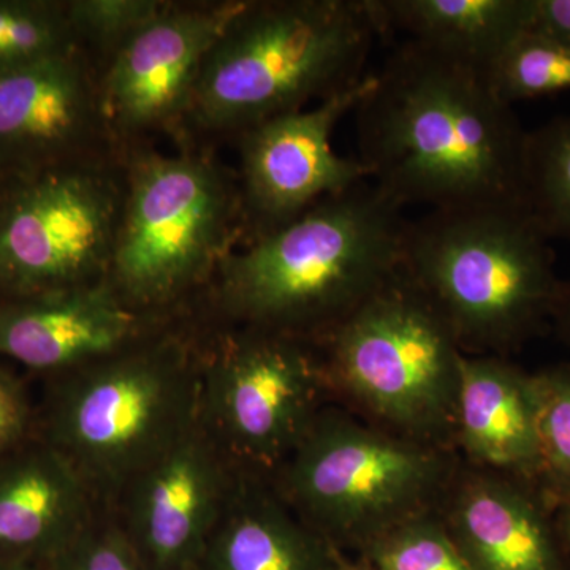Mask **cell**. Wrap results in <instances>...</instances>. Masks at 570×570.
Wrapping results in <instances>:
<instances>
[{
  "label": "cell",
  "instance_id": "1",
  "mask_svg": "<svg viewBox=\"0 0 570 570\" xmlns=\"http://www.w3.org/2000/svg\"><path fill=\"white\" fill-rule=\"evenodd\" d=\"M355 108L356 159L397 205L521 202L527 130L485 73L404 40Z\"/></svg>",
  "mask_w": 570,
  "mask_h": 570
},
{
  "label": "cell",
  "instance_id": "2",
  "mask_svg": "<svg viewBox=\"0 0 570 570\" xmlns=\"http://www.w3.org/2000/svg\"><path fill=\"white\" fill-rule=\"evenodd\" d=\"M370 179L236 247L195 317L316 344L403 266L409 220Z\"/></svg>",
  "mask_w": 570,
  "mask_h": 570
},
{
  "label": "cell",
  "instance_id": "3",
  "mask_svg": "<svg viewBox=\"0 0 570 570\" xmlns=\"http://www.w3.org/2000/svg\"><path fill=\"white\" fill-rule=\"evenodd\" d=\"M381 36L370 0H245L206 56L179 146L236 138L358 85Z\"/></svg>",
  "mask_w": 570,
  "mask_h": 570
},
{
  "label": "cell",
  "instance_id": "4",
  "mask_svg": "<svg viewBox=\"0 0 570 570\" xmlns=\"http://www.w3.org/2000/svg\"><path fill=\"white\" fill-rule=\"evenodd\" d=\"M200 397L202 330L190 316L48 379L36 438L66 456L108 508L197 425Z\"/></svg>",
  "mask_w": 570,
  "mask_h": 570
},
{
  "label": "cell",
  "instance_id": "5",
  "mask_svg": "<svg viewBox=\"0 0 570 570\" xmlns=\"http://www.w3.org/2000/svg\"><path fill=\"white\" fill-rule=\"evenodd\" d=\"M401 269L468 355L508 356L542 335L562 283L550 239L521 202L409 220Z\"/></svg>",
  "mask_w": 570,
  "mask_h": 570
},
{
  "label": "cell",
  "instance_id": "6",
  "mask_svg": "<svg viewBox=\"0 0 570 570\" xmlns=\"http://www.w3.org/2000/svg\"><path fill=\"white\" fill-rule=\"evenodd\" d=\"M124 204L107 281L138 313L193 316L217 268L242 245L236 171L200 145L122 154Z\"/></svg>",
  "mask_w": 570,
  "mask_h": 570
},
{
  "label": "cell",
  "instance_id": "7",
  "mask_svg": "<svg viewBox=\"0 0 570 570\" xmlns=\"http://www.w3.org/2000/svg\"><path fill=\"white\" fill-rule=\"evenodd\" d=\"M461 459L328 404L269 479L333 549L358 554L393 528L438 512Z\"/></svg>",
  "mask_w": 570,
  "mask_h": 570
},
{
  "label": "cell",
  "instance_id": "8",
  "mask_svg": "<svg viewBox=\"0 0 570 570\" xmlns=\"http://www.w3.org/2000/svg\"><path fill=\"white\" fill-rule=\"evenodd\" d=\"M316 346L333 404L400 436L455 450L464 352L403 269Z\"/></svg>",
  "mask_w": 570,
  "mask_h": 570
},
{
  "label": "cell",
  "instance_id": "9",
  "mask_svg": "<svg viewBox=\"0 0 570 570\" xmlns=\"http://www.w3.org/2000/svg\"><path fill=\"white\" fill-rule=\"evenodd\" d=\"M198 324L202 425L243 474L269 480L332 404L317 346L264 330Z\"/></svg>",
  "mask_w": 570,
  "mask_h": 570
},
{
  "label": "cell",
  "instance_id": "10",
  "mask_svg": "<svg viewBox=\"0 0 570 570\" xmlns=\"http://www.w3.org/2000/svg\"><path fill=\"white\" fill-rule=\"evenodd\" d=\"M124 204L122 159L0 187V299L102 283Z\"/></svg>",
  "mask_w": 570,
  "mask_h": 570
},
{
  "label": "cell",
  "instance_id": "11",
  "mask_svg": "<svg viewBox=\"0 0 570 570\" xmlns=\"http://www.w3.org/2000/svg\"><path fill=\"white\" fill-rule=\"evenodd\" d=\"M374 78L367 73L358 85L314 108L266 119L235 138L243 214L239 246L370 179L362 163L337 154L332 140L337 124L355 111Z\"/></svg>",
  "mask_w": 570,
  "mask_h": 570
},
{
  "label": "cell",
  "instance_id": "12",
  "mask_svg": "<svg viewBox=\"0 0 570 570\" xmlns=\"http://www.w3.org/2000/svg\"><path fill=\"white\" fill-rule=\"evenodd\" d=\"M243 3L168 2L105 63L100 102L119 151L149 145L154 135L181 142L202 66Z\"/></svg>",
  "mask_w": 570,
  "mask_h": 570
},
{
  "label": "cell",
  "instance_id": "13",
  "mask_svg": "<svg viewBox=\"0 0 570 570\" xmlns=\"http://www.w3.org/2000/svg\"><path fill=\"white\" fill-rule=\"evenodd\" d=\"M122 159L105 121L99 70L81 48L0 73V187Z\"/></svg>",
  "mask_w": 570,
  "mask_h": 570
},
{
  "label": "cell",
  "instance_id": "14",
  "mask_svg": "<svg viewBox=\"0 0 570 570\" xmlns=\"http://www.w3.org/2000/svg\"><path fill=\"white\" fill-rule=\"evenodd\" d=\"M242 478L198 420L108 508L146 570H197Z\"/></svg>",
  "mask_w": 570,
  "mask_h": 570
},
{
  "label": "cell",
  "instance_id": "15",
  "mask_svg": "<svg viewBox=\"0 0 570 570\" xmlns=\"http://www.w3.org/2000/svg\"><path fill=\"white\" fill-rule=\"evenodd\" d=\"M176 321L138 313L107 279L6 298L0 299V355L51 379L134 346Z\"/></svg>",
  "mask_w": 570,
  "mask_h": 570
},
{
  "label": "cell",
  "instance_id": "16",
  "mask_svg": "<svg viewBox=\"0 0 570 570\" xmlns=\"http://www.w3.org/2000/svg\"><path fill=\"white\" fill-rule=\"evenodd\" d=\"M438 515L471 570H564L554 508L531 483L461 461Z\"/></svg>",
  "mask_w": 570,
  "mask_h": 570
},
{
  "label": "cell",
  "instance_id": "17",
  "mask_svg": "<svg viewBox=\"0 0 570 570\" xmlns=\"http://www.w3.org/2000/svg\"><path fill=\"white\" fill-rule=\"evenodd\" d=\"M100 508L66 456L29 439L0 456V561L47 566Z\"/></svg>",
  "mask_w": 570,
  "mask_h": 570
},
{
  "label": "cell",
  "instance_id": "18",
  "mask_svg": "<svg viewBox=\"0 0 570 570\" xmlns=\"http://www.w3.org/2000/svg\"><path fill=\"white\" fill-rule=\"evenodd\" d=\"M455 450L468 466L523 480L539 489L534 374L508 356L461 360Z\"/></svg>",
  "mask_w": 570,
  "mask_h": 570
},
{
  "label": "cell",
  "instance_id": "19",
  "mask_svg": "<svg viewBox=\"0 0 570 570\" xmlns=\"http://www.w3.org/2000/svg\"><path fill=\"white\" fill-rule=\"evenodd\" d=\"M336 551L269 480L243 474L197 570H332Z\"/></svg>",
  "mask_w": 570,
  "mask_h": 570
},
{
  "label": "cell",
  "instance_id": "20",
  "mask_svg": "<svg viewBox=\"0 0 570 570\" xmlns=\"http://www.w3.org/2000/svg\"><path fill=\"white\" fill-rule=\"evenodd\" d=\"M382 36L441 52L487 75L502 51L530 29L532 0H370Z\"/></svg>",
  "mask_w": 570,
  "mask_h": 570
},
{
  "label": "cell",
  "instance_id": "21",
  "mask_svg": "<svg viewBox=\"0 0 570 570\" xmlns=\"http://www.w3.org/2000/svg\"><path fill=\"white\" fill-rule=\"evenodd\" d=\"M521 200L550 239H570V116L527 134Z\"/></svg>",
  "mask_w": 570,
  "mask_h": 570
},
{
  "label": "cell",
  "instance_id": "22",
  "mask_svg": "<svg viewBox=\"0 0 570 570\" xmlns=\"http://www.w3.org/2000/svg\"><path fill=\"white\" fill-rule=\"evenodd\" d=\"M485 77L499 99L510 107L570 91V48L542 33H520Z\"/></svg>",
  "mask_w": 570,
  "mask_h": 570
},
{
  "label": "cell",
  "instance_id": "23",
  "mask_svg": "<svg viewBox=\"0 0 570 570\" xmlns=\"http://www.w3.org/2000/svg\"><path fill=\"white\" fill-rule=\"evenodd\" d=\"M78 48L66 0H0V73Z\"/></svg>",
  "mask_w": 570,
  "mask_h": 570
},
{
  "label": "cell",
  "instance_id": "24",
  "mask_svg": "<svg viewBox=\"0 0 570 570\" xmlns=\"http://www.w3.org/2000/svg\"><path fill=\"white\" fill-rule=\"evenodd\" d=\"M539 490L554 509L570 504V363L534 373Z\"/></svg>",
  "mask_w": 570,
  "mask_h": 570
},
{
  "label": "cell",
  "instance_id": "25",
  "mask_svg": "<svg viewBox=\"0 0 570 570\" xmlns=\"http://www.w3.org/2000/svg\"><path fill=\"white\" fill-rule=\"evenodd\" d=\"M167 3V0H66V10L78 47L100 71Z\"/></svg>",
  "mask_w": 570,
  "mask_h": 570
},
{
  "label": "cell",
  "instance_id": "26",
  "mask_svg": "<svg viewBox=\"0 0 570 570\" xmlns=\"http://www.w3.org/2000/svg\"><path fill=\"white\" fill-rule=\"evenodd\" d=\"M355 557L376 570H471L438 512L393 528Z\"/></svg>",
  "mask_w": 570,
  "mask_h": 570
},
{
  "label": "cell",
  "instance_id": "27",
  "mask_svg": "<svg viewBox=\"0 0 570 570\" xmlns=\"http://www.w3.org/2000/svg\"><path fill=\"white\" fill-rule=\"evenodd\" d=\"M47 570H146L115 513L102 505L91 523L59 551Z\"/></svg>",
  "mask_w": 570,
  "mask_h": 570
},
{
  "label": "cell",
  "instance_id": "28",
  "mask_svg": "<svg viewBox=\"0 0 570 570\" xmlns=\"http://www.w3.org/2000/svg\"><path fill=\"white\" fill-rule=\"evenodd\" d=\"M37 414L21 379L0 367V456L36 436Z\"/></svg>",
  "mask_w": 570,
  "mask_h": 570
},
{
  "label": "cell",
  "instance_id": "29",
  "mask_svg": "<svg viewBox=\"0 0 570 570\" xmlns=\"http://www.w3.org/2000/svg\"><path fill=\"white\" fill-rule=\"evenodd\" d=\"M528 31L542 33L570 48V0H532Z\"/></svg>",
  "mask_w": 570,
  "mask_h": 570
},
{
  "label": "cell",
  "instance_id": "30",
  "mask_svg": "<svg viewBox=\"0 0 570 570\" xmlns=\"http://www.w3.org/2000/svg\"><path fill=\"white\" fill-rule=\"evenodd\" d=\"M551 328L562 343L570 346V279L562 281L553 316H551Z\"/></svg>",
  "mask_w": 570,
  "mask_h": 570
},
{
  "label": "cell",
  "instance_id": "31",
  "mask_svg": "<svg viewBox=\"0 0 570 570\" xmlns=\"http://www.w3.org/2000/svg\"><path fill=\"white\" fill-rule=\"evenodd\" d=\"M554 520H557V528L562 542L570 550V504L558 505L554 509Z\"/></svg>",
  "mask_w": 570,
  "mask_h": 570
},
{
  "label": "cell",
  "instance_id": "32",
  "mask_svg": "<svg viewBox=\"0 0 570 570\" xmlns=\"http://www.w3.org/2000/svg\"><path fill=\"white\" fill-rule=\"evenodd\" d=\"M332 570H376L371 568L367 562L360 560V558L351 557V554L336 551L335 562H333Z\"/></svg>",
  "mask_w": 570,
  "mask_h": 570
},
{
  "label": "cell",
  "instance_id": "33",
  "mask_svg": "<svg viewBox=\"0 0 570 570\" xmlns=\"http://www.w3.org/2000/svg\"><path fill=\"white\" fill-rule=\"evenodd\" d=\"M0 570H47L45 566L31 561H0Z\"/></svg>",
  "mask_w": 570,
  "mask_h": 570
}]
</instances>
